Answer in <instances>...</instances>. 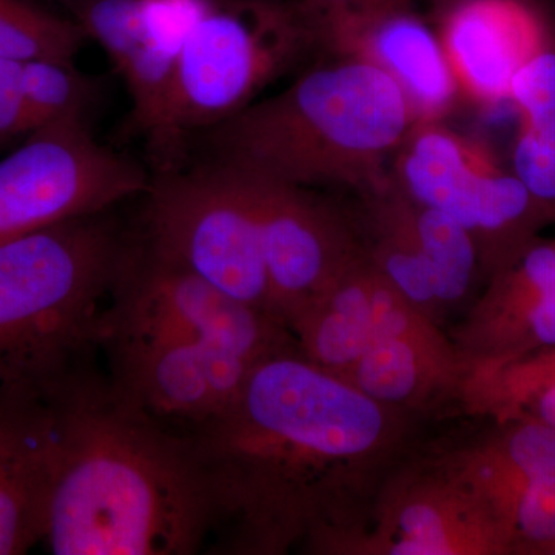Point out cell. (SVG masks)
I'll list each match as a JSON object with an SVG mask.
<instances>
[{
	"label": "cell",
	"instance_id": "obj_1",
	"mask_svg": "<svg viewBox=\"0 0 555 555\" xmlns=\"http://www.w3.org/2000/svg\"><path fill=\"white\" fill-rule=\"evenodd\" d=\"M425 422L378 403L298 347L266 358L228 408L184 433L210 488L215 546L331 555L422 444Z\"/></svg>",
	"mask_w": 555,
	"mask_h": 555
},
{
	"label": "cell",
	"instance_id": "obj_2",
	"mask_svg": "<svg viewBox=\"0 0 555 555\" xmlns=\"http://www.w3.org/2000/svg\"><path fill=\"white\" fill-rule=\"evenodd\" d=\"M42 543L56 555H192L214 535L188 437L130 404L91 364L54 387Z\"/></svg>",
	"mask_w": 555,
	"mask_h": 555
},
{
	"label": "cell",
	"instance_id": "obj_3",
	"mask_svg": "<svg viewBox=\"0 0 555 555\" xmlns=\"http://www.w3.org/2000/svg\"><path fill=\"white\" fill-rule=\"evenodd\" d=\"M98 346L120 397L188 433L228 408L261 361L297 341L275 318L131 243Z\"/></svg>",
	"mask_w": 555,
	"mask_h": 555
},
{
	"label": "cell",
	"instance_id": "obj_4",
	"mask_svg": "<svg viewBox=\"0 0 555 555\" xmlns=\"http://www.w3.org/2000/svg\"><path fill=\"white\" fill-rule=\"evenodd\" d=\"M105 214L0 244V387L47 396L100 349L131 247Z\"/></svg>",
	"mask_w": 555,
	"mask_h": 555
},
{
	"label": "cell",
	"instance_id": "obj_5",
	"mask_svg": "<svg viewBox=\"0 0 555 555\" xmlns=\"http://www.w3.org/2000/svg\"><path fill=\"white\" fill-rule=\"evenodd\" d=\"M406 94L375 62L306 73L283 93L204 130L211 160L288 184L360 178L409 126Z\"/></svg>",
	"mask_w": 555,
	"mask_h": 555
},
{
	"label": "cell",
	"instance_id": "obj_6",
	"mask_svg": "<svg viewBox=\"0 0 555 555\" xmlns=\"http://www.w3.org/2000/svg\"><path fill=\"white\" fill-rule=\"evenodd\" d=\"M145 195L150 250L276 320L261 221L243 171L217 160L171 167L150 179Z\"/></svg>",
	"mask_w": 555,
	"mask_h": 555
},
{
	"label": "cell",
	"instance_id": "obj_7",
	"mask_svg": "<svg viewBox=\"0 0 555 555\" xmlns=\"http://www.w3.org/2000/svg\"><path fill=\"white\" fill-rule=\"evenodd\" d=\"M294 14L268 0H210L179 51L169 115L156 155L169 169L189 133L247 107L297 47Z\"/></svg>",
	"mask_w": 555,
	"mask_h": 555
},
{
	"label": "cell",
	"instance_id": "obj_8",
	"mask_svg": "<svg viewBox=\"0 0 555 555\" xmlns=\"http://www.w3.org/2000/svg\"><path fill=\"white\" fill-rule=\"evenodd\" d=\"M150 178L133 159L94 139L89 122L33 131L0 160V244L108 208L145 193Z\"/></svg>",
	"mask_w": 555,
	"mask_h": 555
},
{
	"label": "cell",
	"instance_id": "obj_9",
	"mask_svg": "<svg viewBox=\"0 0 555 555\" xmlns=\"http://www.w3.org/2000/svg\"><path fill=\"white\" fill-rule=\"evenodd\" d=\"M491 420L425 441L427 454L476 496L509 550L555 547V427L535 420Z\"/></svg>",
	"mask_w": 555,
	"mask_h": 555
},
{
	"label": "cell",
	"instance_id": "obj_10",
	"mask_svg": "<svg viewBox=\"0 0 555 555\" xmlns=\"http://www.w3.org/2000/svg\"><path fill=\"white\" fill-rule=\"evenodd\" d=\"M423 441L386 478L363 526L332 555L511 553L485 507L427 454Z\"/></svg>",
	"mask_w": 555,
	"mask_h": 555
},
{
	"label": "cell",
	"instance_id": "obj_11",
	"mask_svg": "<svg viewBox=\"0 0 555 555\" xmlns=\"http://www.w3.org/2000/svg\"><path fill=\"white\" fill-rule=\"evenodd\" d=\"M210 0H89L69 11L100 43L131 98L127 131L158 145L169 115L179 51Z\"/></svg>",
	"mask_w": 555,
	"mask_h": 555
},
{
	"label": "cell",
	"instance_id": "obj_12",
	"mask_svg": "<svg viewBox=\"0 0 555 555\" xmlns=\"http://www.w3.org/2000/svg\"><path fill=\"white\" fill-rule=\"evenodd\" d=\"M465 377V364L447 331L393 287L341 378L378 403L429 420L459 411Z\"/></svg>",
	"mask_w": 555,
	"mask_h": 555
},
{
	"label": "cell",
	"instance_id": "obj_13",
	"mask_svg": "<svg viewBox=\"0 0 555 555\" xmlns=\"http://www.w3.org/2000/svg\"><path fill=\"white\" fill-rule=\"evenodd\" d=\"M243 173L261 221L273 312L291 331L363 248L345 221L301 185Z\"/></svg>",
	"mask_w": 555,
	"mask_h": 555
},
{
	"label": "cell",
	"instance_id": "obj_14",
	"mask_svg": "<svg viewBox=\"0 0 555 555\" xmlns=\"http://www.w3.org/2000/svg\"><path fill=\"white\" fill-rule=\"evenodd\" d=\"M466 372L555 347V247L529 248L448 328Z\"/></svg>",
	"mask_w": 555,
	"mask_h": 555
},
{
	"label": "cell",
	"instance_id": "obj_15",
	"mask_svg": "<svg viewBox=\"0 0 555 555\" xmlns=\"http://www.w3.org/2000/svg\"><path fill=\"white\" fill-rule=\"evenodd\" d=\"M403 177L411 199L454 218L476 240L480 257L483 243L516 224L532 198L517 177L477 173L462 145L443 131L415 139Z\"/></svg>",
	"mask_w": 555,
	"mask_h": 555
},
{
	"label": "cell",
	"instance_id": "obj_16",
	"mask_svg": "<svg viewBox=\"0 0 555 555\" xmlns=\"http://www.w3.org/2000/svg\"><path fill=\"white\" fill-rule=\"evenodd\" d=\"M539 27L520 0H460L444 28L449 60L486 101L509 94L518 67L532 56Z\"/></svg>",
	"mask_w": 555,
	"mask_h": 555
},
{
	"label": "cell",
	"instance_id": "obj_17",
	"mask_svg": "<svg viewBox=\"0 0 555 555\" xmlns=\"http://www.w3.org/2000/svg\"><path fill=\"white\" fill-rule=\"evenodd\" d=\"M327 20L346 22L364 33L372 62L386 69L409 104L426 113L447 107L454 93V76L434 33L396 5L338 11Z\"/></svg>",
	"mask_w": 555,
	"mask_h": 555
},
{
	"label": "cell",
	"instance_id": "obj_18",
	"mask_svg": "<svg viewBox=\"0 0 555 555\" xmlns=\"http://www.w3.org/2000/svg\"><path fill=\"white\" fill-rule=\"evenodd\" d=\"M51 474V411L46 429L0 467V555L42 543Z\"/></svg>",
	"mask_w": 555,
	"mask_h": 555
},
{
	"label": "cell",
	"instance_id": "obj_19",
	"mask_svg": "<svg viewBox=\"0 0 555 555\" xmlns=\"http://www.w3.org/2000/svg\"><path fill=\"white\" fill-rule=\"evenodd\" d=\"M86 39L78 22L43 0H0V60H75Z\"/></svg>",
	"mask_w": 555,
	"mask_h": 555
},
{
	"label": "cell",
	"instance_id": "obj_20",
	"mask_svg": "<svg viewBox=\"0 0 555 555\" xmlns=\"http://www.w3.org/2000/svg\"><path fill=\"white\" fill-rule=\"evenodd\" d=\"M22 80L33 131L73 120L87 122L101 90L96 79L62 57L24 62Z\"/></svg>",
	"mask_w": 555,
	"mask_h": 555
},
{
	"label": "cell",
	"instance_id": "obj_21",
	"mask_svg": "<svg viewBox=\"0 0 555 555\" xmlns=\"http://www.w3.org/2000/svg\"><path fill=\"white\" fill-rule=\"evenodd\" d=\"M49 418L47 397L0 387V467L30 444Z\"/></svg>",
	"mask_w": 555,
	"mask_h": 555
},
{
	"label": "cell",
	"instance_id": "obj_22",
	"mask_svg": "<svg viewBox=\"0 0 555 555\" xmlns=\"http://www.w3.org/2000/svg\"><path fill=\"white\" fill-rule=\"evenodd\" d=\"M509 94L529 119L555 112V53L532 54L511 80Z\"/></svg>",
	"mask_w": 555,
	"mask_h": 555
},
{
	"label": "cell",
	"instance_id": "obj_23",
	"mask_svg": "<svg viewBox=\"0 0 555 555\" xmlns=\"http://www.w3.org/2000/svg\"><path fill=\"white\" fill-rule=\"evenodd\" d=\"M516 177L532 198L555 201V144L532 130L518 139L514 152Z\"/></svg>",
	"mask_w": 555,
	"mask_h": 555
},
{
	"label": "cell",
	"instance_id": "obj_24",
	"mask_svg": "<svg viewBox=\"0 0 555 555\" xmlns=\"http://www.w3.org/2000/svg\"><path fill=\"white\" fill-rule=\"evenodd\" d=\"M22 67L24 62L0 60V149L24 141L33 131Z\"/></svg>",
	"mask_w": 555,
	"mask_h": 555
},
{
	"label": "cell",
	"instance_id": "obj_25",
	"mask_svg": "<svg viewBox=\"0 0 555 555\" xmlns=\"http://www.w3.org/2000/svg\"><path fill=\"white\" fill-rule=\"evenodd\" d=\"M372 0H310L313 9L326 11L327 14L338 11L364 9L371 5Z\"/></svg>",
	"mask_w": 555,
	"mask_h": 555
},
{
	"label": "cell",
	"instance_id": "obj_26",
	"mask_svg": "<svg viewBox=\"0 0 555 555\" xmlns=\"http://www.w3.org/2000/svg\"><path fill=\"white\" fill-rule=\"evenodd\" d=\"M531 129L539 137L547 139L555 144V112L550 115L539 116V118L529 119Z\"/></svg>",
	"mask_w": 555,
	"mask_h": 555
},
{
	"label": "cell",
	"instance_id": "obj_27",
	"mask_svg": "<svg viewBox=\"0 0 555 555\" xmlns=\"http://www.w3.org/2000/svg\"><path fill=\"white\" fill-rule=\"evenodd\" d=\"M398 0H372L371 5L369 7H378V5H396ZM366 9V7H364Z\"/></svg>",
	"mask_w": 555,
	"mask_h": 555
},
{
	"label": "cell",
	"instance_id": "obj_28",
	"mask_svg": "<svg viewBox=\"0 0 555 555\" xmlns=\"http://www.w3.org/2000/svg\"><path fill=\"white\" fill-rule=\"evenodd\" d=\"M551 553L555 554V550L551 551Z\"/></svg>",
	"mask_w": 555,
	"mask_h": 555
}]
</instances>
